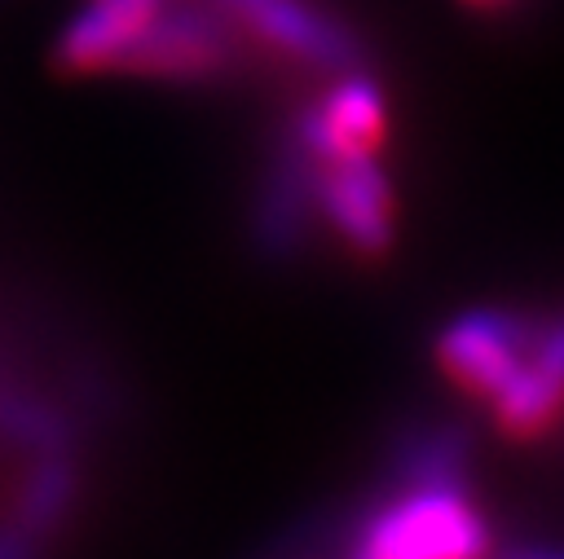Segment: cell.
Wrapping results in <instances>:
<instances>
[{
  "label": "cell",
  "mask_w": 564,
  "mask_h": 559,
  "mask_svg": "<svg viewBox=\"0 0 564 559\" xmlns=\"http://www.w3.org/2000/svg\"><path fill=\"white\" fill-rule=\"evenodd\" d=\"M357 550L370 559H467L489 550V528L458 484L427 475L370 515Z\"/></svg>",
  "instance_id": "1"
},
{
  "label": "cell",
  "mask_w": 564,
  "mask_h": 559,
  "mask_svg": "<svg viewBox=\"0 0 564 559\" xmlns=\"http://www.w3.org/2000/svg\"><path fill=\"white\" fill-rule=\"evenodd\" d=\"M529 330L516 317L489 308L454 317L436 339L441 370L476 396H494L529 361Z\"/></svg>",
  "instance_id": "2"
},
{
  "label": "cell",
  "mask_w": 564,
  "mask_h": 559,
  "mask_svg": "<svg viewBox=\"0 0 564 559\" xmlns=\"http://www.w3.org/2000/svg\"><path fill=\"white\" fill-rule=\"evenodd\" d=\"M317 207L335 224V233L366 255L392 242V185L375 163V154L322 163Z\"/></svg>",
  "instance_id": "3"
},
{
  "label": "cell",
  "mask_w": 564,
  "mask_h": 559,
  "mask_svg": "<svg viewBox=\"0 0 564 559\" xmlns=\"http://www.w3.org/2000/svg\"><path fill=\"white\" fill-rule=\"evenodd\" d=\"M300 136L322 163L375 154L388 136V106H383L379 84L366 75H344L339 84L322 92V101L304 110Z\"/></svg>",
  "instance_id": "4"
},
{
  "label": "cell",
  "mask_w": 564,
  "mask_h": 559,
  "mask_svg": "<svg viewBox=\"0 0 564 559\" xmlns=\"http://www.w3.org/2000/svg\"><path fill=\"white\" fill-rule=\"evenodd\" d=\"M163 0H88L57 35V66L66 70H101L123 66L137 40L154 26Z\"/></svg>",
  "instance_id": "5"
},
{
  "label": "cell",
  "mask_w": 564,
  "mask_h": 559,
  "mask_svg": "<svg viewBox=\"0 0 564 559\" xmlns=\"http://www.w3.org/2000/svg\"><path fill=\"white\" fill-rule=\"evenodd\" d=\"M220 62H225V35L198 9H176V13L163 9L154 26L137 40V48L123 57V66L163 79H198L220 70Z\"/></svg>",
  "instance_id": "6"
},
{
  "label": "cell",
  "mask_w": 564,
  "mask_h": 559,
  "mask_svg": "<svg viewBox=\"0 0 564 559\" xmlns=\"http://www.w3.org/2000/svg\"><path fill=\"white\" fill-rule=\"evenodd\" d=\"M234 9L251 22V31L260 40H269L273 48L291 53L300 62L339 70V66H348L357 57L352 35L339 22H330L326 13H317L313 4H304V0H242Z\"/></svg>",
  "instance_id": "7"
},
{
  "label": "cell",
  "mask_w": 564,
  "mask_h": 559,
  "mask_svg": "<svg viewBox=\"0 0 564 559\" xmlns=\"http://www.w3.org/2000/svg\"><path fill=\"white\" fill-rule=\"evenodd\" d=\"M489 405H494V418H498V427H502L507 436H516V440L542 436V431L560 418V409H564V379L551 374L546 365H538V361L529 357V361L489 396Z\"/></svg>",
  "instance_id": "8"
},
{
  "label": "cell",
  "mask_w": 564,
  "mask_h": 559,
  "mask_svg": "<svg viewBox=\"0 0 564 559\" xmlns=\"http://www.w3.org/2000/svg\"><path fill=\"white\" fill-rule=\"evenodd\" d=\"M66 497H70V475H66V467H62V462L40 467L35 480H31V493H26V502H22V524L35 528V524H44V519H57L62 506H66Z\"/></svg>",
  "instance_id": "9"
},
{
  "label": "cell",
  "mask_w": 564,
  "mask_h": 559,
  "mask_svg": "<svg viewBox=\"0 0 564 559\" xmlns=\"http://www.w3.org/2000/svg\"><path fill=\"white\" fill-rule=\"evenodd\" d=\"M538 365H546L551 374H560L564 379V317L560 321H551L538 339H533V352H529Z\"/></svg>",
  "instance_id": "10"
},
{
  "label": "cell",
  "mask_w": 564,
  "mask_h": 559,
  "mask_svg": "<svg viewBox=\"0 0 564 559\" xmlns=\"http://www.w3.org/2000/svg\"><path fill=\"white\" fill-rule=\"evenodd\" d=\"M463 4H476V9H502V4H511V0H463Z\"/></svg>",
  "instance_id": "11"
}]
</instances>
